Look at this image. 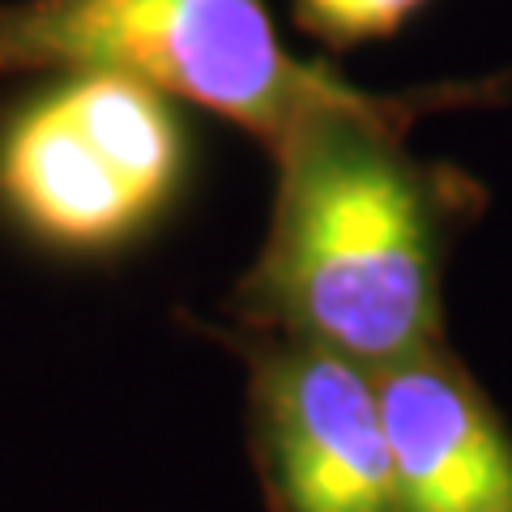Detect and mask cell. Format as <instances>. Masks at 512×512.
Masks as SVG:
<instances>
[{
  "instance_id": "1",
  "label": "cell",
  "mask_w": 512,
  "mask_h": 512,
  "mask_svg": "<svg viewBox=\"0 0 512 512\" xmlns=\"http://www.w3.org/2000/svg\"><path fill=\"white\" fill-rule=\"evenodd\" d=\"M512 73L376 94L299 120L269 150L274 201L239 274L231 329L333 350L367 372L444 342V265L470 184L419 163L410 124L453 103L508 99Z\"/></svg>"
},
{
  "instance_id": "2",
  "label": "cell",
  "mask_w": 512,
  "mask_h": 512,
  "mask_svg": "<svg viewBox=\"0 0 512 512\" xmlns=\"http://www.w3.org/2000/svg\"><path fill=\"white\" fill-rule=\"evenodd\" d=\"M124 73L274 146L376 90L282 43L265 0H0V77Z\"/></svg>"
},
{
  "instance_id": "3",
  "label": "cell",
  "mask_w": 512,
  "mask_h": 512,
  "mask_svg": "<svg viewBox=\"0 0 512 512\" xmlns=\"http://www.w3.org/2000/svg\"><path fill=\"white\" fill-rule=\"evenodd\" d=\"M180 103L124 73H43L0 116V227L56 261L150 239L188 184Z\"/></svg>"
},
{
  "instance_id": "4",
  "label": "cell",
  "mask_w": 512,
  "mask_h": 512,
  "mask_svg": "<svg viewBox=\"0 0 512 512\" xmlns=\"http://www.w3.org/2000/svg\"><path fill=\"white\" fill-rule=\"evenodd\" d=\"M210 333L248 367V440L269 512H397L376 372L274 333Z\"/></svg>"
},
{
  "instance_id": "5",
  "label": "cell",
  "mask_w": 512,
  "mask_h": 512,
  "mask_svg": "<svg viewBox=\"0 0 512 512\" xmlns=\"http://www.w3.org/2000/svg\"><path fill=\"white\" fill-rule=\"evenodd\" d=\"M397 512H512V431L448 342L376 372Z\"/></svg>"
},
{
  "instance_id": "6",
  "label": "cell",
  "mask_w": 512,
  "mask_h": 512,
  "mask_svg": "<svg viewBox=\"0 0 512 512\" xmlns=\"http://www.w3.org/2000/svg\"><path fill=\"white\" fill-rule=\"evenodd\" d=\"M431 0H291V22L333 52L393 39Z\"/></svg>"
}]
</instances>
